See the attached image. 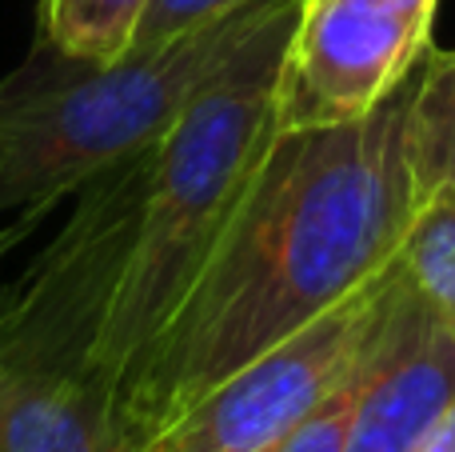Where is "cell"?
<instances>
[{
    "instance_id": "cell-1",
    "label": "cell",
    "mask_w": 455,
    "mask_h": 452,
    "mask_svg": "<svg viewBox=\"0 0 455 452\" xmlns=\"http://www.w3.org/2000/svg\"><path fill=\"white\" fill-rule=\"evenodd\" d=\"M408 85L355 125L275 133L176 317L112 400L120 452H140L224 376L395 264L411 216Z\"/></svg>"
},
{
    "instance_id": "cell-2",
    "label": "cell",
    "mask_w": 455,
    "mask_h": 452,
    "mask_svg": "<svg viewBox=\"0 0 455 452\" xmlns=\"http://www.w3.org/2000/svg\"><path fill=\"white\" fill-rule=\"evenodd\" d=\"M296 8L208 85L144 160L132 224L84 365L108 408L176 317L280 133V56Z\"/></svg>"
},
{
    "instance_id": "cell-3",
    "label": "cell",
    "mask_w": 455,
    "mask_h": 452,
    "mask_svg": "<svg viewBox=\"0 0 455 452\" xmlns=\"http://www.w3.org/2000/svg\"><path fill=\"white\" fill-rule=\"evenodd\" d=\"M299 0L240 8L120 64H80L44 36L0 80V216L52 208L88 181L148 152L212 80H220Z\"/></svg>"
},
{
    "instance_id": "cell-4",
    "label": "cell",
    "mask_w": 455,
    "mask_h": 452,
    "mask_svg": "<svg viewBox=\"0 0 455 452\" xmlns=\"http://www.w3.org/2000/svg\"><path fill=\"white\" fill-rule=\"evenodd\" d=\"M395 264L315 325L235 368L140 452H280L376 352L395 309Z\"/></svg>"
},
{
    "instance_id": "cell-5",
    "label": "cell",
    "mask_w": 455,
    "mask_h": 452,
    "mask_svg": "<svg viewBox=\"0 0 455 452\" xmlns=\"http://www.w3.org/2000/svg\"><path fill=\"white\" fill-rule=\"evenodd\" d=\"M440 0H299L280 56L275 128L315 133L371 117L432 52Z\"/></svg>"
},
{
    "instance_id": "cell-6",
    "label": "cell",
    "mask_w": 455,
    "mask_h": 452,
    "mask_svg": "<svg viewBox=\"0 0 455 452\" xmlns=\"http://www.w3.org/2000/svg\"><path fill=\"white\" fill-rule=\"evenodd\" d=\"M451 405L455 336L427 317L400 280L339 452H416Z\"/></svg>"
},
{
    "instance_id": "cell-7",
    "label": "cell",
    "mask_w": 455,
    "mask_h": 452,
    "mask_svg": "<svg viewBox=\"0 0 455 452\" xmlns=\"http://www.w3.org/2000/svg\"><path fill=\"white\" fill-rule=\"evenodd\" d=\"M0 452H120L104 389L80 368L0 365Z\"/></svg>"
},
{
    "instance_id": "cell-8",
    "label": "cell",
    "mask_w": 455,
    "mask_h": 452,
    "mask_svg": "<svg viewBox=\"0 0 455 452\" xmlns=\"http://www.w3.org/2000/svg\"><path fill=\"white\" fill-rule=\"evenodd\" d=\"M403 165L411 208L455 197V48H432L411 72L403 112Z\"/></svg>"
},
{
    "instance_id": "cell-9",
    "label": "cell",
    "mask_w": 455,
    "mask_h": 452,
    "mask_svg": "<svg viewBox=\"0 0 455 452\" xmlns=\"http://www.w3.org/2000/svg\"><path fill=\"white\" fill-rule=\"evenodd\" d=\"M395 272L427 317L455 336V197L411 208L395 248Z\"/></svg>"
},
{
    "instance_id": "cell-10",
    "label": "cell",
    "mask_w": 455,
    "mask_h": 452,
    "mask_svg": "<svg viewBox=\"0 0 455 452\" xmlns=\"http://www.w3.org/2000/svg\"><path fill=\"white\" fill-rule=\"evenodd\" d=\"M152 0H40L44 40L80 64H120L136 52Z\"/></svg>"
},
{
    "instance_id": "cell-11",
    "label": "cell",
    "mask_w": 455,
    "mask_h": 452,
    "mask_svg": "<svg viewBox=\"0 0 455 452\" xmlns=\"http://www.w3.org/2000/svg\"><path fill=\"white\" fill-rule=\"evenodd\" d=\"M243 0H152L148 12H144L140 36H136V48H156L168 44V40L184 36V32L200 28V24L216 20V16L240 8Z\"/></svg>"
},
{
    "instance_id": "cell-12",
    "label": "cell",
    "mask_w": 455,
    "mask_h": 452,
    "mask_svg": "<svg viewBox=\"0 0 455 452\" xmlns=\"http://www.w3.org/2000/svg\"><path fill=\"white\" fill-rule=\"evenodd\" d=\"M371 357H376V352H371ZM371 357H368V365H371ZM368 365H363L336 397H328V405H323L280 452H339L344 448V432H347V421H352V408H355V397H360Z\"/></svg>"
},
{
    "instance_id": "cell-13",
    "label": "cell",
    "mask_w": 455,
    "mask_h": 452,
    "mask_svg": "<svg viewBox=\"0 0 455 452\" xmlns=\"http://www.w3.org/2000/svg\"><path fill=\"white\" fill-rule=\"evenodd\" d=\"M416 452H455V405L440 416V424L427 432L424 445H419Z\"/></svg>"
}]
</instances>
